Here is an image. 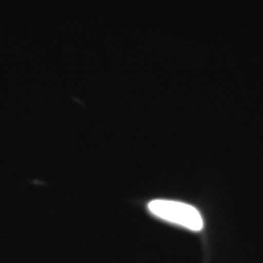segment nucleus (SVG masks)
I'll list each match as a JSON object with an SVG mask.
<instances>
[{"label":"nucleus","instance_id":"nucleus-1","mask_svg":"<svg viewBox=\"0 0 263 263\" xmlns=\"http://www.w3.org/2000/svg\"><path fill=\"white\" fill-rule=\"evenodd\" d=\"M149 211L154 216L173 224L200 232L203 228V219L195 207L189 203L174 201V200L157 199L149 202Z\"/></svg>","mask_w":263,"mask_h":263}]
</instances>
